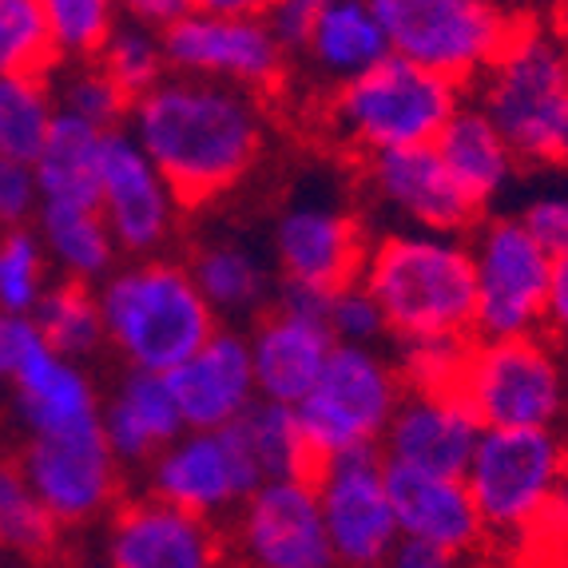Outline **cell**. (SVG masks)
Returning a JSON list of instances; mask_svg holds the SVG:
<instances>
[{
  "mask_svg": "<svg viewBox=\"0 0 568 568\" xmlns=\"http://www.w3.org/2000/svg\"><path fill=\"white\" fill-rule=\"evenodd\" d=\"M123 132L140 143L183 207H200L251 175L266 148V112L243 88L168 77L132 100Z\"/></svg>",
  "mask_w": 568,
  "mask_h": 568,
  "instance_id": "6da1fadb",
  "label": "cell"
},
{
  "mask_svg": "<svg viewBox=\"0 0 568 568\" xmlns=\"http://www.w3.org/2000/svg\"><path fill=\"white\" fill-rule=\"evenodd\" d=\"M358 283L374 294L398 342L474 338L469 239L406 227L386 231L366 243Z\"/></svg>",
  "mask_w": 568,
  "mask_h": 568,
  "instance_id": "7a4b0ae2",
  "label": "cell"
},
{
  "mask_svg": "<svg viewBox=\"0 0 568 568\" xmlns=\"http://www.w3.org/2000/svg\"><path fill=\"white\" fill-rule=\"evenodd\" d=\"M108 351L123 369L171 374L219 331L200 286L180 258H128L95 286Z\"/></svg>",
  "mask_w": 568,
  "mask_h": 568,
  "instance_id": "3957f363",
  "label": "cell"
},
{
  "mask_svg": "<svg viewBox=\"0 0 568 568\" xmlns=\"http://www.w3.org/2000/svg\"><path fill=\"white\" fill-rule=\"evenodd\" d=\"M477 108L517 163H568V48L549 24H521L477 77Z\"/></svg>",
  "mask_w": 568,
  "mask_h": 568,
  "instance_id": "277c9868",
  "label": "cell"
},
{
  "mask_svg": "<svg viewBox=\"0 0 568 568\" xmlns=\"http://www.w3.org/2000/svg\"><path fill=\"white\" fill-rule=\"evenodd\" d=\"M462 104V84L389 57L386 64L369 68L366 77L334 88L331 128L346 148L369 160L402 148H429Z\"/></svg>",
  "mask_w": 568,
  "mask_h": 568,
  "instance_id": "5b68a950",
  "label": "cell"
},
{
  "mask_svg": "<svg viewBox=\"0 0 568 568\" xmlns=\"http://www.w3.org/2000/svg\"><path fill=\"white\" fill-rule=\"evenodd\" d=\"M389 52L454 84H477L521 20L489 0H374Z\"/></svg>",
  "mask_w": 568,
  "mask_h": 568,
  "instance_id": "8992f818",
  "label": "cell"
},
{
  "mask_svg": "<svg viewBox=\"0 0 568 568\" xmlns=\"http://www.w3.org/2000/svg\"><path fill=\"white\" fill-rule=\"evenodd\" d=\"M402 398L406 389L386 354L366 346H334L314 389L294 406V414L314 462L323 465L334 457L378 449Z\"/></svg>",
  "mask_w": 568,
  "mask_h": 568,
  "instance_id": "52a82bcc",
  "label": "cell"
},
{
  "mask_svg": "<svg viewBox=\"0 0 568 568\" xmlns=\"http://www.w3.org/2000/svg\"><path fill=\"white\" fill-rule=\"evenodd\" d=\"M568 454L552 429H481L465 465V489L485 537H529L565 477Z\"/></svg>",
  "mask_w": 568,
  "mask_h": 568,
  "instance_id": "ba28073f",
  "label": "cell"
},
{
  "mask_svg": "<svg viewBox=\"0 0 568 568\" xmlns=\"http://www.w3.org/2000/svg\"><path fill=\"white\" fill-rule=\"evenodd\" d=\"M457 394L481 429H552L568 409V369L540 334L469 342Z\"/></svg>",
  "mask_w": 568,
  "mask_h": 568,
  "instance_id": "9c48e42d",
  "label": "cell"
},
{
  "mask_svg": "<svg viewBox=\"0 0 568 568\" xmlns=\"http://www.w3.org/2000/svg\"><path fill=\"white\" fill-rule=\"evenodd\" d=\"M474 342L532 338L545 326L552 258L525 235L517 215H493L474 227Z\"/></svg>",
  "mask_w": 568,
  "mask_h": 568,
  "instance_id": "30bf717a",
  "label": "cell"
},
{
  "mask_svg": "<svg viewBox=\"0 0 568 568\" xmlns=\"http://www.w3.org/2000/svg\"><path fill=\"white\" fill-rule=\"evenodd\" d=\"M263 9L251 12H211L203 4H191L187 17H180L163 32V60L168 77L211 80L231 84L243 92L271 88L286 68V52L271 37Z\"/></svg>",
  "mask_w": 568,
  "mask_h": 568,
  "instance_id": "8fae6325",
  "label": "cell"
},
{
  "mask_svg": "<svg viewBox=\"0 0 568 568\" xmlns=\"http://www.w3.org/2000/svg\"><path fill=\"white\" fill-rule=\"evenodd\" d=\"M17 465L60 529L100 521L120 497L123 465L115 462L100 422L68 434L24 437Z\"/></svg>",
  "mask_w": 568,
  "mask_h": 568,
  "instance_id": "7c38bea8",
  "label": "cell"
},
{
  "mask_svg": "<svg viewBox=\"0 0 568 568\" xmlns=\"http://www.w3.org/2000/svg\"><path fill=\"white\" fill-rule=\"evenodd\" d=\"M326 537L338 568H382L398 549V525L389 505L386 462L378 449H362L323 462L311 477Z\"/></svg>",
  "mask_w": 568,
  "mask_h": 568,
  "instance_id": "4fadbf2b",
  "label": "cell"
},
{
  "mask_svg": "<svg viewBox=\"0 0 568 568\" xmlns=\"http://www.w3.org/2000/svg\"><path fill=\"white\" fill-rule=\"evenodd\" d=\"M143 485L155 501L200 521H215L235 513L263 485V477L246 457L239 434L227 426L219 434L183 429L160 457L143 465Z\"/></svg>",
  "mask_w": 568,
  "mask_h": 568,
  "instance_id": "5bb4252c",
  "label": "cell"
},
{
  "mask_svg": "<svg viewBox=\"0 0 568 568\" xmlns=\"http://www.w3.org/2000/svg\"><path fill=\"white\" fill-rule=\"evenodd\" d=\"M100 219L115 239V251L128 258H160L180 227L183 203L168 187L140 143L123 132L104 135L100 152Z\"/></svg>",
  "mask_w": 568,
  "mask_h": 568,
  "instance_id": "9a60e30c",
  "label": "cell"
},
{
  "mask_svg": "<svg viewBox=\"0 0 568 568\" xmlns=\"http://www.w3.org/2000/svg\"><path fill=\"white\" fill-rule=\"evenodd\" d=\"M243 568H338L311 481H263L235 509Z\"/></svg>",
  "mask_w": 568,
  "mask_h": 568,
  "instance_id": "2e32d148",
  "label": "cell"
},
{
  "mask_svg": "<svg viewBox=\"0 0 568 568\" xmlns=\"http://www.w3.org/2000/svg\"><path fill=\"white\" fill-rule=\"evenodd\" d=\"M366 231L358 215H351L338 203L323 195H306L278 211L275 231H271V251H275L278 283H303L314 291H342L354 283L366 258Z\"/></svg>",
  "mask_w": 568,
  "mask_h": 568,
  "instance_id": "e0dca14e",
  "label": "cell"
},
{
  "mask_svg": "<svg viewBox=\"0 0 568 568\" xmlns=\"http://www.w3.org/2000/svg\"><path fill=\"white\" fill-rule=\"evenodd\" d=\"M163 378H168L171 398L180 409L183 429L191 434H219V429L235 426L258 402L251 351H246V334L239 326H219L200 351Z\"/></svg>",
  "mask_w": 568,
  "mask_h": 568,
  "instance_id": "ac0fdd59",
  "label": "cell"
},
{
  "mask_svg": "<svg viewBox=\"0 0 568 568\" xmlns=\"http://www.w3.org/2000/svg\"><path fill=\"white\" fill-rule=\"evenodd\" d=\"M366 183L374 191V200L406 223V231L462 235V231H474L477 215H481L457 191V183L449 180L434 143L429 148H402V152L369 155Z\"/></svg>",
  "mask_w": 568,
  "mask_h": 568,
  "instance_id": "d6986e66",
  "label": "cell"
},
{
  "mask_svg": "<svg viewBox=\"0 0 568 568\" xmlns=\"http://www.w3.org/2000/svg\"><path fill=\"white\" fill-rule=\"evenodd\" d=\"M104 557L108 568H223V540L211 521L143 493L112 513Z\"/></svg>",
  "mask_w": 568,
  "mask_h": 568,
  "instance_id": "ffe728a7",
  "label": "cell"
},
{
  "mask_svg": "<svg viewBox=\"0 0 568 568\" xmlns=\"http://www.w3.org/2000/svg\"><path fill=\"white\" fill-rule=\"evenodd\" d=\"M481 422L465 406L462 394H406L389 417L378 454L386 465L434 477H465L474 457Z\"/></svg>",
  "mask_w": 568,
  "mask_h": 568,
  "instance_id": "44dd1931",
  "label": "cell"
},
{
  "mask_svg": "<svg viewBox=\"0 0 568 568\" xmlns=\"http://www.w3.org/2000/svg\"><path fill=\"white\" fill-rule=\"evenodd\" d=\"M386 485L402 540L434 545V549H446L462 560L481 549L485 525L462 477H434L386 465Z\"/></svg>",
  "mask_w": 568,
  "mask_h": 568,
  "instance_id": "7402d4cb",
  "label": "cell"
},
{
  "mask_svg": "<svg viewBox=\"0 0 568 568\" xmlns=\"http://www.w3.org/2000/svg\"><path fill=\"white\" fill-rule=\"evenodd\" d=\"M12 417L24 429V437L68 434V429L100 422V386L80 362H68L52 354L40 342L29 358L20 362L9 382Z\"/></svg>",
  "mask_w": 568,
  "mask_h": 568,
  "instance_id": "603a6c76",
  "label": "cell"
},
{
  "mask_svg": "<svg viewBox=\"0 0 568 568\" xmlns=\"http://www.w3.org/2000/svg\"><path fill=\"white\" fill-rule=\"evenodd\" d=\"M246 351H251L258 402H275V406L294 409L323 374L326 358L334 351V338L326 331V323L294 318V314H283L271 306L246 331Z\"/></svg>",
  "mask_w": 568,
  "mask_h": 568,
  "instance_id": "cb8c5ba5",
  "label": "cell"
},
{
  "mask_svg": "<svg viewBox=\"0 0 568 568\" xmlns=\"http://www.w3.org/2000/svg\"><path fill=\"white\" fill-rule=\"evenodd\" d=\"M100 429L120 465H148L183 434L180 409L163 374L123 369L100 398Z\"/></svg>",
  "mask_w": 568,
  "mask_h": 568,
  "instance_id": "d4e9b609",
  "label": "cell"
},
{
  "mask_svg": "<svg viewBox=\"0 0 568 568\" xmlns=\"http://www.w3.org/2000/svg\"><path fill=\"white\" fill-rule=\"evenodd\" d=\"M434 152L442 155L449 180L477 211H485L493 200H501L513 175H517L513 148L474 100H465L454 120L442 128V135L434 140Z\"/></svg>",
  "mask_w": 568,
  "mask_h": 568,
  "instance_id": "484cf974",
  "label": "cell"
},
{
  "mask_svg": "<svg viewBox=\"0 0 568 568\" xmlns=\"http://www.w3.org/2000/svg\"><path fill=\"white\" fill-rule=\"evenodd\" d=\"M187 271L215 318H231V323L251 318L255 323V318H263L271 311V298H275L271 266L243 239L223 235L200 243L191 251Z\"/></svg>",
  "mask_w": 568,
  "mask_h": 568,
  "instance_id": "4316f807",
  "label": "cell"
},
{
  "mask_svg": "<svg viewBox=\"0 0 568 568\" xmlns=\"http://www.w3.org/2000/svg\"><path fill=\"white\" fill-rule=\"evenodd\" d=\"M306 57L323 77L334 80V88L386 64L394 52H389L386 29L374 12V0H318Z\"/></svg>",
  "mask_w": 568,
  "mask_h": 568,
  "instance_id": "83f0119b",
  "label": "cell"
},
{
  "mask_svg": "<svg viewBox=\"0 0 568 568\" xmlns=\"http://www.w3.org/2000/svg\"><path fill=\"white\" fill-rule=\"evenodd\" d=\"M32 231H37L40 246H44L48 266L60 271L64 283L100 286L120 266L115 239L95 207H52V203H40Z\"/></svg>",
  "mask_w": 568,
  "mask_h": 568,
  "instance_id": "f1b7e54d",
  "label": "cell"
},
{
  "mask_svg": "<svg viewBox=\"0 0 568 568\" xmlns=\"http://www.w3.org/2000/svg\"><path fill=\"white\" fill-rule=\"evenodd\" d=\"M100 152H104V132L57 112L44 152L32 163L40 203H52V207H100Z\"/></svg>",
  "mask_w": 568,
  "mask_h": 568,
  "instance_id": "f546056e",
  "label": "cell"
},
{
  "mask_svg": "<svg viewBox=\"0 0 568 568\" xmlns=\"http://www.w3.org/2000/svg\"><path fill=\"white\" fill-rule=\"evenodd\" d=\"M263 481H311L318 462L306 446L298 414L275 402H255L231 426Z\"/></svg>",
  "mask_w": 568,
  "mask_h": 568,
  "instance_id": "4dcf8cb0",
  "label": "cell"
},
{
  "mask_svg": "<svg viewBox=\"0 0 568 568\" xmlns=\"http://www.w3.org/2000/svg\"><path fill=\"white\" fill-rule=\"evenodd\" d=\"M32 326H37L40 342H44L48 351L68 362H80V366L108 346L104 323H100V303H95V286L57 278L44 291V298H40L37 314H32Z\"/></svg>",
  "mask_w": 568,
  "mask_h": 568,
  "instance_id": "1f68e13d",
  "label": "cell"
},
{
  "mask_svg": "<svg viewBox=\"0 0 568 568\" xmlns=\"http://www.w3.org/2000/svg\"><path fill=\"white\" fill-rule=\"evenodd\" d=\"M57 123V100L44 72L0 77V160L37 163Z\"/></svg>",
  "mask_w": 568,
  "mask_h": 568,
  "instance_id": "d6a6232c",
  "label": "cell"
},
{
  "mask_svg": "<svg viewBox=\"0 0 568 568\" xmlns=\"http://www.w3.org/2000/svg\"><path fill=\"white\" fill-rule=\"evenodd\" d=\"M60 525L40 505L17 462H0V549L12 560H44L57 549Z\"/></svg>",
  "mask_w": 568,
  "mask_h": 568,
  "instance_id": "836d02e7",
  "label": "cell"
},
{
  "mask_svg": "<svg viewBox=\"0 0 568 568\" xmlns=\"http://www.w3.org/2000/svg\"><path fill=\"white\" fill-rule=\"evenodd\" d=\"M52 100H57L60 115L88 123L95 132H120L132 112V100L112 84L104 68L95 60H80V64H57V72L48 77Z\"/></svg>",
  "mask_w": 568,
  "mask_h": 568,
  "instance_id": "e575fe53",
  "label": "cell"
},
{
  "mask_svg": "<svg viewBox=\"0 0 568 568\" xmlns=\"http://www.w3.org/2000/svg\"><path fill=\"white\" fill-rule=\"evenodd\" d=\"M95 64L104 68L112 84L120 88L128 100H140V95L152 92L160 80H168V60H163V37L152 32L140 20L123 17L120 24L108 37L104 52L95 57Z\"/></svg>",
  "mask_w": 568,
  "mask_h": 568,
  "instance_id": "d590c367",
  "label": "cell"
},
{
  "mask_svg": "<svg viewBox=\"0 0 568 568\" xmlns=\"http://www.w3.org/2000/svg\"><path fill=\"white\" fill-rule=\"evenodd\" d=\"M52 60L80 64L104 52L108 37L120 24V4L112 0H44Z\"/></svg>",
  "mask_w": 568,
  "mask_h": 568,
  "instance_id": "8d00e7d4",
  "label": "cell"
},
{
  "mask_svg": "<svg viewBox=\"0 0 568 568\" xmlns=\"http://www.w3.org/2000/svg\"><path fill=\"white\" fill-rule=\"evenodd\" d=\"M48 286H52V266L37 231H0V314L32 318Z\"/></svg>",
  "mask_w": 568,
  "mask_h": 568,
  "instance_id": "74e56055",
  "label": "cell"
},
{
  "mask_svg": "<svg viewBox=\"0 0 568 568\" xmlns=\"http://www.w3.org/2000/svg\"><path fill=\"white\" fill-rule=\"evenodd\" d=\"M474 338H406L394 346L389 362L398 369L406 394H454L465 354Z\"/></svg>",
  "mask_w": 568,
  "mask_h": 568,
  "instance_id": "f35d334b",
  "label": "cell"
},
{
  "mask_svg": "<svg viewBox=\"0 0 568 568\" xmlns=\"http://www.w3.org/2000/svg\"><path fill=\"white\" fill-rule=\"evenodd\" d=\"M52 60L44 0H0V77L44 72Z\"/></svg>",
  "mask_w": 568,
  "mask_h": 568,
  "instance_id": "ab89813d",
  "label": "cell"
},
{
  "mask_svg": "<svg viewBox=\"0 0 568 568\" xmlns=\"http://www.w3.org/2000/svg\"><path fill=\"white\" fill-rule=\"evenodd\" d=\"M326 331H331L334 346H366L378 351V342L389 334L386 314L374 303V294L354 278L342 291L331 294V311H326Z\"/></svg>",
  "mask_w": 568,
  "mask_h": 568,
  "instance_id": "60d3db41",
  "label": "cell"
},
{
  "mask_svg": "<svg viewBox=\"0 0 568 568\" xmlns=\"http://www.w3.org/2000/svg\"><path fill=\"white\" fill-rule=\"evenodd\" d=\"M517 223H521L525 235H529L552 263L568 258V195H560V191L537 195V200H529L521 207Z\"/></svg>",
  "mask_w": 568,
  "mask_h": 568,
  "instance_id": "b9f144b4",
  "label": "cell"
},
{
  "mask_svg": "<svg viewBox=\"0 0 568 568\" xmlns=\"http://www.w3.org/2000/svg\"><path fill=\"white\" fill-rule=\"evenodd\" d=\"M40 211V187L29 163L0 160V231L32 227Z\"/></svg>",
  "mask_w": 568,
  "mask_h": 568,
  "instance_id": "7bdbcfd3",
  "label": "cell"
},
{
  "mask_svg": "<svg viewBox=\"0 0 568 568\" xmlns=\"http://www.w3.org/2000/svg\"><path fill=\"white\" fill-rule=\"evenodd\" d=\"M314 17H318V0H275L263 9L266 29H271L283 52H306Z\"/></svg>",
  "mask_w": 568,
  "mask_h": 568,
  "instance_id": "ee69618b",
  "label": "cell"
},
{
  "mask_svg": "<svg viewBox=\"0 0 568 568\" xmlns=\"http://www.w3.org/2000/svg\"><path fill=\"white\" fill-rule=\"evenodd\" d=\"M32 346H40V334H37V326H32V318H9V314H0V386H9L17 366L29 358Z\"/></svg>",
  "mask_w": 568,
  "mask_h": 568,
  "instance_id": "f6af8a7d",
  "label": "cell"
},
{
  "mask_svg": "<svg viewBox=\"0 0 568 568\" xmlns=\"http://www.w3.org/2000/svg\"><path fill=\"white\" fill-rule=\"evenodd\" d=\"M120 12H123V17L140 20V24H148V29L163 37L175 20L187 17L191 0H132V4H120Z\"/></svg>",
  "mask_w": 568,
  "mask_h": 568,
  "instance_id": "bcb514c9",
  "label": "cell"
},
{
  "mask_svg": "<svg viewBox=\"0 0 568 568\" xmlns=\"http://www.w3.org/2000/svg\"><path fill=\"white\" fill-rule=\"evenodd\" d=\"M382 568H465V560L446 549H434V545L398 540V549L389 552V560Z\"/></svg>",
  "mask_w": 568,
  "mask_h": 568,
  "instance_id": "7dc6e473",
  "label": "cell"
},
{
  "mask_svg": "<svg viewBox=\"0 0 568 568\" xmlns=\"http://www.w3.org/2000/svg\"><path fill=\"white\" fill-rule=\"evenodd\" d=\"M545 326H549L557 338L568 342V258H557V263H552L549 303H545Z\"/></svg>",
  "mask_w": 568,
  "mask_h": 568,
  "instance_id": "c3c4849f",
  "label": "cell"
},
{
  "mask_svg": "<svg viewBox=\"0 0 568 568\" xmlns=\"http://www.w3.org/2000/svg\"><path fill=\"white\" fill-rule=\"evenodd\" d=\"M537 532H540V537H545V532H549V537H568V469H565V477L557 481V489H552L545 513H540Z\"/></svg>",
  "mask_w": 568,
  "mask_h": 568,
  "instance_id": "681fc988",
  "label": "cell"
},
{
  "mask_svg": "<svg viewBox=\"0 0 568 568\" xmlns=\"http://www.w3.org/2000/svg\"><path fill=\"white\" fill-rule=\"evenodd\" d=\"M549 29L557 32V37L565 40V48H568V4H565V9H557V17H552Z\"/></svg>",
  "mask_w": 568,
  "mask_h": 568,
  "instance_id": "f907efd6",
  "label": "cell"
},
{
  "mask_svg": "<svg viewBox=\"0 0 568 568\" xmlns=\"http://www.w3.org/2000/svg\"><path fill=\"white\" fill-rule=\"evenodd\" d=\"M0 568H12V557L4 549H0Z\"/></svg>",
  "mask_w": 568,
  "mask_h": 568,
  "instance_id": "816d5d0a",
  "label": "cell"
},
{
  "mask_svg": "<svg viewBox=\"0 0 568 568\" xmlns=\"http://www.w3.org/2000/svg\"><path fill=\"white\" fill-rule=\"evenodd\" d=\"M465 568H517V565H465Z\"/></svg>",
  "mask_w": 568,
  "mask_h": 568,
  "instance_id": "f5cc1de1",
  "label": "cell"
}]
</instances>
